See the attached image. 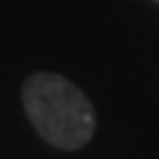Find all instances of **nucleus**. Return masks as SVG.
<instances>
[{
    "instance_id": "f257e3e1",
    "label": "nucleus",
    "mask_w": 159,
    "mask_h": 159,
    "mask_svg": "<svg viewBox=\"0 0 159 159\" xmlns=\"http://www.w3.org/2000/svg\"><path fill=\"white\" fill-rule=\"evenodd\" d=\"M21 101L37 135L56 148H82L96 133V109L90 98L56 72L32 74L21 88Z\"/></svg>"
},
{
    "instance_id": "f03ea898",
    "label": "nucleus",
    "mask_w": 159,
    "mask_h": 159,
    "mask_svg": "<svg viewBox=\"0 0 159 159\" xmlns=\"http://www.w3.org/2000/svg\"><path fill=\"white\" fill-rule=\"evenodd\" d=\"M154 3H159V0H154Z\"/></svg>"
}]
</instances>
